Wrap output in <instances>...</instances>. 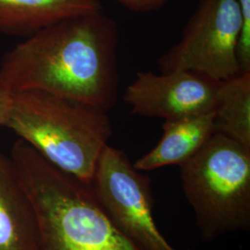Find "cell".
Instances as JSON below:
<instances>
[{"label": "cell", "mask_w": 250, "mask_h": 250, "mask_svg": "<svg viewBox=\"0 0 250 250\" xmlns=\"http://www.w3.org/2000/svg\"><path fill=\"white\" fill-rule=\"evenodd\" d=\"M115 21L101 12L45 27L3 55L0 81L12 94L38 90L108 111L118 98Z\"/></svg>", "instance_id": "6da1fadb"}, {"label": "cell", "mask_w": 250, "mask_h": 250, "mask_svg": "<svg viewBox=\"0 0 250 250\" xmlns=\"http://www.w3.org/2000/svg\"><path fill=\"white\" fill-rule=\"evenodd\" d=\"M9 159L35 208L37 250H141L108 219L89 184L60 170L21 139Z\"/></svg>", "instance_id": "7a4b0ae2"}, {"label": "cell", "mask_w": 250, "mask_h": 250, "mask_svg": "<svg viewBox=\"0 0 250 250\" xmlns=\"http://www.w3.org/2000/svg\"><path fill=\"white\" fill-rule=\"evenodd\" d=\"M54 166L90 184L112 135L107 111L44 91L12 94L5 124Z\"/></svg>", "instance_id": "3957f363"}, {"label": "cell", "mask_w": 250, "mask_h": 250, "mask_svg": "<svg viewBox=\"0 0 250 250\" xmlns=\"http://www.w3.org/2000/svg\"><path fill=\"white\" fill-rule=\"evenodd\" d=\"M179 167L184 194L204 241L250 230V146L214 133Z\"/></svg>", "instance_id": "277c9868"}, {"label": "cell", "mask_w": 250, "mask_h": 250, "mask_svg": "<svg viewBox=\"0 0 250 250\" xmlns=\"http://www.w3.org/2000/svg\"><path fill=\"white\" fill-rule=\"evenodd\" d=\"M241 14L237 0H200L181 40L159 60L161 72H196L222 82L241 73L237 45Z\"/></svg>", "instance_id": "5b68a950"}, {"label": "cell", "mask_w": 250, "mask_h": 250, "mask_svg": "<svg viewBox=\"0 0 250 250\" xmlns=\"http://www.w3.org/2000/svg\"><path fill=\"white\" fill-rule=\"evenodd\" d=\"M89 185L108 219L137 248L177 250L155 222L151 179L137 170L123 150L107 145Z\"/></svg>", "instance_id": "8992f818"}, {"label": "cell", "mask_w": 250, "mask_h": 250, "mask_svg": "<svg viewBox=\"0 0 250 250\" xmlns=\"http://www.w3.org/2000/svg\"><path fill=\"white\" fill-rule=\"evenodd\" d=\"M220 82L196 72H137L125 90L131 112L165 121L213 111Z\"/></svg>", "instance_id": "52a82bcc"}, {"label": "cell", "mask_w": 250, "mask_h": 250, "mask_svg": "<svg viewBox=\"0 0 250 250\" xmlns=\"http://www.w3.org/2000/svg\"><path fill=\"white\" fill-rule=\"evenodd\" d=\"M35 208L9 158L0 152V250H37Z\"/></svg>", "instance_id": "ba28073f"}, {"label": "cell", "mask_w": 250, "mask_h": 250, "mask_svg": "<svg viewBox=\"0 0 250 250\" xmlns=\"http://www.w3.org/2000/svg\"><path fill=\"white\" fill-rule=\"evenodd\" d=\"M101 11V0H0V35L26 38L63 20Z\"/></svg>", "instance_id": "9c48e42d"}, {"label": "cell", "mask_w": 250, "mask_h": 250, "mask_svg": "<svg viewBox=\"0 0 250 250\" xmlns=\"http://www.w3.org/2000/svg\"><path fill=\"white\" fill-rule=\"evenodd\" d=\"M162 132L156 146L134 162L137 170L181 166L191 159L214 134V113L167 120L162 125Z\"/></svg>", "instance_id": "30bf717a"}, {"label": "cell", "mask_w": 250, "mask_h": 250, "mask_svg": "<svg viewBox=\"0 0 250 250\" xmlns=\"http://www.w3.org/2000/svg\"><path fill=\"white\" fill-rule=\"evenodd\" d=\"M213 113L215 133L250 147V72L220 82Z\"/></svg>", "instance_id": "8fae6325"}, {"label": "cell", "mask_w": 250, "mask_h": 250, "mask_svg": "<svg viewBox=\"0 0 250 250\" xmlns=\"http://www.w3.org/2000/svg\"><path fill=\"white\" fill-rule=\"evenodd\" d=\"M241 28L237 45V60L241 73L250 72V0H237Z\"/></svg>", "instance_id": "7c38bea8"}, {"label": "cell", "mask_w": 250, "mask_h": 250, "mask_svg": "<svg viewBox=\"0 0 250 250\" xmlns=\"http://www.w3.org/2000/svg\"><path fill=\"white\" fill-rule=\"evenodd\" d=\"M134 12H151L161 9L169 0H114Z\"/></svg>", "instance_id": "4fadbf2b"}, {"label": "cell", "mask_w": 250, "mask_h": 250, "mask_svg": "<svg viewBox=\"0 0 250 250\" xmlns=\"http://www.w3.org/2000/svg\"><path fill=\"white\" fill-rule=\"evenodd\" d=\"M12 93L0 81V129L5 127L11 104Z\"/></svg>", "instance_id": "5bb4252c"}]
</instances>
